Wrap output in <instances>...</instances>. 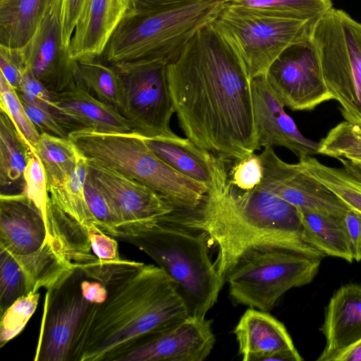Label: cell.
<instances>
[{
	"label": "cell",
	"instance_id": "cell-19",
	"mask_svg": "<svg viewBox=\"0 0 361 361\" xmlns=\"http://www.w3.org/2000/svg\"><path fill=\"white\" fill-rule=\"evenodd\" d=\"M234 334L243 361L302 360L283 324L269 312L250 307Z\"/></svg>",
	"mask_w": 361,
	"mask_h": 361
},
{
	"label": "cell",
	"instance_id": "cell-7",
	"mask_svg": "<svg viewBox=\"0 0 361 361\" xmlns=\"http://www.w3.org/2000/svg\"><path fill=\"white\" fill-rule=\"evenodd\" d=\"M225 0L145 12L127 11L104 52L108 63L162 61L168 64L202 27L210 23Z\"/></svg>",
	"mask_w": 361,
	"mask_h": 361
},
{
	"label": "cell",
	"instance_id": "cell-10",
	"mask_svg": "<svg viewBox=\"0 0 361 361\" xmlns=\"http://www.w3.org/2000/svg\"><path fill=\"white\" fill-rule=\"evenodd\" d=\"M87 276L75 267L47 289L35 361H75L83 331L98 304L82 295L80 283Z\"/></svg>",
	"mask_w": 361,
	"mask_h": 361
},
{
	"label": "cell",
	"instance_id": "cell-29",
	"mask_svg": "<svg viewBox=\"0 0 361 361\" xmlns=\"http://www.w3.org/2000/svg\"><path fill=\"white\" fill-rule=\"evenodd\" d=\"M32 153L8 115L0 113V184L8 187L24 182L23 173Z\"/></svg>",
	"mask_w": 361,
	"mask_h": 361
},
{
	"label": "cell",
	"instance_id": "cell-38",
	"mask_svg": "<svg viewBox=\"0 0 361 361\" xmlns=\"http://www.w3.org/2000/svg\"><path fill=\"white\" fill-rule=\"evenodd\" d=\"M263 178V166L259 154L252 153L233 161L228 180L231 186L241 191L257 187Z\"/></svg>",
	"mask_w": 361,
	"mask_h": 361
},
{
	"label": "cell",
	"instance_id": "cell-41",
	"mask_svg": "<svg viewBox=\"0 0 361 361\" xmlns=\"http://www.w3.org/2000/svg\"><path fill=\"white\" fill-rule=\"evenodd\" d=\"M91 248L102 264L120 262L118 243L115 238L105 233L95 224L87 228Z\"/></svg>",
	"mask_w": 361,
	"mask_h": 361
},
{
	"label": "cell",
	"instance_id": "cell-40",
	"mask_svg": "<svg viewBox=\"0 0 361 361\" xmlns=\"http://www.w3.org/2000/svg\"><path fill=\"white\" fill-rule=\"evenodd\" d=\"M17 92L21 99L30 104L50 111L54 93L49 92L28 67L25 71Z\"/></svg>",
	"mask_w": 361,
	"mask_h": 361
},
{
	"label": "cell",
	"instance_id": "cell-25",
	"mask_svg": "<svg viewBox=\"0 0 361 361\" xmlns=\"http://www.w3.org/2000/svg\"><path fill=\"white\" fill-rule=\"evenodd\" d=\"M51 0H0V44L23 47L37 30Z\"/></svg>",
	"mask_w": 361,
	"mask_h": 361
},
{
	"label": "cell",
	"instance_id": "cell-26",
	"mask_svg": "<svg viewBox=\"0 0 361 361\" xmlns=\"http://www.w3.org/2000/svg\"><path fill=\"white\" fill-rule=\"evenodd\" d=\"M309 243L325 256L354 259L342 217L299 209Z\"/></svg>",
	"mask_w": 361,
	"mask_h": 361
},
{
	"label": "cell",
	"instance_id": "cell-4",
	"mask_svg": "<svg viewBox=\"0 0 361 361\" xmlns=\"http://www.w3.org/2000/svg\"><path fill=\"white\" fill-rule=\"evenodd\" d=\"M117 239L142 250L170 276L190 316L205 317L224 281L211 259V243L204 232L162 217L149 227Z\"/></svg>",
	"mask_w": 361,
	"mask_h": 361
},
{
	"label": "cell",
	"instance_id": "cell-46",
	"mask_svg": "<svg viewBox=\"0 0 361 361\" xmlns=\"http://www.w3.org/2000/svg\"><path fill=\"white\" fill-rule=\"evenodd\" d=\"M83 297L94 304H102L108 296L106 287L100 281L85 276L80 283Z\"/></svg>",
	"mask_w": 361,
	"mask_h": 361
},
{
	"label": "cell",
	"instance_id": "cell-1",
	"mask_svg": "<svg viewBox=\"0 0 361 361\" xmlns=\"http://www.w3.org/2000/svg\"><path fill=\"white\" fill-rule=\"evenodd\" d=\"M167 77L175 114L187 138L225 162L259 149L251 78L209 24L168 64Z\"/></svg>",
	"mask_w": 361,
	"mask_h": 361
},
{
	"label": "cell",
	"instance_id": "cell-28",
	"mask_svg": "<svg viewBox=\"0 0 361 361\" xmlns=\"http://www.w3.org/2000/svg\"><path fill=\"white\" fill-rule=\"evenodd\" d=\"M96 59L76 61L78 81L100 101L117 109L124 107V88L121 78L114 65Z\"/></svg>",
	"mask_w": 361,
	"mask_h": 361
},
{
	"label": "cell",
	"instance_id": "cell-2",
	"mask_svg": "<svg viewBox=\"0 0 361 361\" xmlns=\"http://www.w3.org/2000/svg\"><path fill=\"white\" fill-rule=\"evenodd\" d=\"M94 279L108 290L83 331L76 361H119L150 336L189 316L170 276L158 266L122 259L99 264Z\"/></svg>",
	"mask_w": 361,
	"mask_h": 361
},
{
	"label": "cell",
	"instance_id": "cell-42",
	"mask_svg": "<svg viewBox=\"0 0 361 361\" xmlns=\"http://www.w3.org/2000/svg\"><path fill=\"white\" fill-rule=\"evenodd\" d=\"M25 110L40 133H45L60 137L68 138L69 133L59 123L53 114L21 99Z\"/></svg>",
	"mask_w": 361,
	"mask_h": 361
},
{
	"label": "cell",
	"instance_id": "cell-18",
	"mask_svg": "<svg viewBox=\"0 0 361 361\" xmlns=\"http://www.w3.org/2000/svg\"><path fill=\"white\" fill-rule=\"evenodd\" d=\"M49 243L65 255L51 238L41 212L23 190L16 194L1 192L0 247L13 255L23 256L35 253Z\"/></svg>",
	"mask_w": 361,
	"mask_h": 361
},
{
	"label": "cell",
	"instance_id": "cell-43",
	"mask_svg": "<svg viewBox=\"0 0 361 361\" xmlns=\"http://www.w3.org/2000/svg\"><path fill=\"white\" fill-rule=\"evenodd\" d=\"M354 260H361V213L349 209L342 217Z\"/></svg>",
	"mask_w": 361,
	"mask_h": 361
},
{
	"label": "cell",
	"instance_id": "cell-30",
	"mask_svg": "<svg viewBox=\"0 0 361 361\" xmlns=\"http://www.w3.org/2000/svg\"><path fill=\"white\" fill-rule=\"evenodd\" d=\"M35 154L44 167L48 188L64 181L73 173L80 152L68 137L42 133Z\"/></svg>",
	"mask_w": 361,
	"mask_h": 361
},
{
	"label": "cell",
	"instance_id": "cell-9",
	"mask_svg": "<svg viewBox=\"0 0 361 361\" xmlns=\"http://www.w3.org/2000/svg\"><path fill=\"white\" fill-rule=\"evenodd\" d=\"M312 39L342 116L361 126V23L333 7L318 20Z\"/></svg>",
	"mask_w": 361,
	"mask_h": 361
},
{
	"label": "cell",
	"instance_id": "cell-3",
	"mask_svg": "<svg viewBox=\"0 0 361 361\" xmlns=\"http://www.w3.org/2000/svg\"><path fill=\"white\" fill-rule=\"evenodd\" d=\"M165 219L204 232L217 247L216 267L247 245L274 243L307 256L325 255L309 243L299 209L257 186L241 191L228 182L224 167L202 202L190 210L174 209Z\"/></svg>",
	"mask_w": 361,
	"mask_h": 361
},
{
	"label": "cell",
	"instance_id": "cell-15",
	"mask_svg": "<svg viewBox=\"0 0 361 361\" xmlns=\"http://www.w3.org/2000/svg\"><path fill=\"white\" fill-rule=\"evenodd\" d=\"M263 178L259 185L299 209L343 217L350 209L324 184L302 171L296 164L281 159L274 148L264 147L259 154Z\"/></svg>",
	"mask_w": 361,
	"mask_h": 361
},
{
	"label": "cell",
	"instance_id": "cell-48",
	"mask_svg": "<svg viewBox=\"0 0 361 361\" xmlns=\"http://www.w3.org/2000/svg\"><path fill=\"white\" fill-rule=\"evenodd\" d=\"M355 164L357 165L361 169V164Z\"/></svg>",
	"mask_w": 361,
	"mask_h": 361
},
{
	"label": "cell",
	"instance_id": "cell-14",
	"mask_svg": "<svg viewBox=\"0 0 361 361\" xmlns=\"http://www.w3.org/2000/svg\"><path fill=\"white\" fill-rule=\"evenodd\" d=\"M63 0H51L31 39L20 47L26 66L51 92H63L78 82L76 61L63 45Z\"/></svg>",
	"mask_w": 361,
	"mask_h": 361
},
{
	"label": "cell",
	"instance_id": "cell-31",
	"mask_svg": "<svg viewBox=\"0 0 361 361\" xmlns=\"http://www.w3.org/2000/svg\"><path fill=\"white\" fill-rule=\"evenodd\" d=\"M274 18L308 20L320 18L333 8L331 0H225Z\"/></svg>",
	"mask_w": 361,
	"mask_h": 361
},
{
	"label": "cell",
	"instance_id": "cell-49",
	"mask_svg": "<svg viewBox=\"0 0 361 361\" xmlns=\"http://www.w3.org/2000/svg\"><path fill=\"white\" fill-rule=\"evenodd\" d=\"M128 3V0H127Z\"/></svg>",
	"mask_w": 361,
	"mask_h": 361
},
{
	"label": "cell",
	"instance_id": "cell-27",
	"mask_svg": "<svg viewBox=\"0 0 361 361\" xmlns=\"http://www.w3.org/2000/svg\"><path fill=\"white\" fill-rule=\"evenodd\" d=\"M87 173V158L80 152L73 173L64 181L48 187L52 203L86 228L92 224L97 226L85 193Z\"/></svg>",
	"mask_w": 361,
	"mask_h": 361
},
{
	"label": "cell",
	"instance_id": "cell-12",
	"mask_svg": "<svg viewBox=\"0 0 361 361\" xmlns=\"http://www.w3.org/2000/svg\"><path fill=\"white\" fill-rule=\"evenodd\" d=\"M265 76L283 106L293 111L312 110L334 99L325 83L312 39L285 49L270 65Z\"/></svg>",
	"mask_w": 361,
	"mask_h": 361
},
{
	"label": "cell",
	"instance_id": "cell-16",
	"mask_svg": "<svg viewBox=\"0 0 361 361\" xmlns=\"http://www.w3.org/2000/svg\"><path fill=\"white\" fill-rule=\"evenodd\" d=\"M212 323L205 317L189 315L147 338L119 361H203L216 341Z\"/></svg>",
	"mask_w": 361,
	"mask_h": 361
},
{
	"label": "cell",
	"instance_id": "cell-36",
	"mask_svg": "<svg viewBox=\"0 0 361 361\" xmlns=\"http://www.w3.org/2000/svg\"><path fill=\"white\" fill-rule=\"evenodd\" d=\"M88 206L97 221V227L115 238L118 232L119 219L111 201L97 185L89 172L85 183Z\"/></svg>",
	"mask_w": 361,
	"mask_h": 361
},
{
	"label": "cell",
	"instance_id": "cell-6",
	"mask_svg": "<svg viewBox=\"0 0 361 361\" xmlns=\"http://www.w3.org/2000/svg\"><path fill=\"white\" fill-rule=\"evenodd\" d=\"M68 138L88 159L111 167L146 185L174 209L190 210L203 200L208 188L175 170L154 152L142 136L91 129L71 131Z\"/></svg>",
	"mask_w": 361,
	"mask_h": 361
},
{
	"label": "cell",
	"instance_id": "cell-13",
	"mask_svg": "<svg viewBox=\"0 0 361 361\" xmlns=\"http://www.w3.org/2000/svg\"><path fill=\"white\" fill-rule=\"evenodd\" d=\"M87 160L89 173L118 215L120 225L116 239L149 227L174 210L146 185L104 164Z\"/></svg>",
	"mask_w": 361,
	"mask_h": 361
},
{
	"label": "cell",
	"instance_id": "cell-45",
	"mask_svg": "<svg viewBox=\"0 0 361 361\" xmlns=\"http://www.w3.org/2000/svg\"><path fill=\"white\" fill-rule=\"evenodd\" d=\"M206 0H128V12H145L189 6ZM126 11V12H127Z\"/></svg>",
	"mask_w": 361,
	"mask_h": 361
},
{
	"label": "cell",
	"instance_id": "cell-37",
	"mask_svg": "<svg viewBox=\"0 0 361 361\" xmlns=\"http://www.w3.org/2000/svg\"><path fill=\"white\" fill-rule=\"evenodd\" d=\"M23 178L25 185L23 190L41 212L47 223V209L49 198L47 180L44 167L34 153H31L28 159Z\"/></svg>",
	"mask_w": 361,
	"mask_h": 361
},
{
	"label": "cell",
	"instance_id": "cell-21",
	"mask_svg": "<svg viewBox=\"0 0 361 361\" xmlns=\"http://www.w3.org/2000/svg\"><path fill=\"white\" fill-rule=\"evenodd\" d=\"M128 8L127 0H85L71 39V58L80 61L103 54Z\"/></svg>",
	"mask_w": 361,
	"mask_h": 361
},
{
	"label": "cell",
	"instance_id": "cell-20",
	"mask_svg": "<svg viewBox=\"0 0 361 361\" xmlns=\"http://www.w3.org/2000/svg\"><path fill=\"white\" fill-rule=\"evenodd\" d=\"M50 111L68 133L84 129L134 131L130 122L117 109L98 99L78 81L54 94Z\"/></svg>",
	"mask_w": 361,
	"mask_h": 361
},
{
	"label": "cell",
	"instance_id": "cell-47",
	"mask_svg": "<svg viewBox=\"0 0 361 361\" xmlns=\"http://www.w3.org/2000/svg\"><path fill=\"white\" fill-rule=\"evenodd\" d=\"M333 361H361V339L338 354Z\"/></svg>",
	"mask_w": 361,
	"mask_h": 361
},
{
	"label": "cell",
	"instance_id": "cell-5",
	"mask_svg": "<svg viewBox=\"0 0 361 361\" xmlns=\"http://www.w3.org/2000/svg\"><path fill=\"white\" fill-rule=\"evenodd\" d=\"M321 259L282 244L260 243L238 248L216 267L234 303L269 312L286 291L311 283Z\"/></svg>",
	"mask_w": 361,
	"mask_h": 361
},
{
	"label": "cell",
	"instance_id": "cell-24",
	"mask_svg": "<svg viewBox=\"0 0 361 361\" xmlns=\"http://www.w3.org/2000/svg\"><path fill=\"white\" fill-rule=\"evenodd\" d=\"M338 160L342 167L328 166L311 156L300 158L296 164L332 191L348 208L361 213V169L349 160Z\"/></svg>",
	"mask_w": 361,
	"mask_h": 361
},
{
	"label": "cell",
	"instance_id": "cell-34",
	"mask_svg": "<svg viewBox=\"0 0 361 361\" xmlns=\"http://www.w3.org/2000/svg\"><path fill=\"white\" fill-rule=\"evenodd\" d=\"M40 294L32 293L13 302L1 314L0 347L17 336L25 328L35 312Z\"/></svg>",
	"mask_w": 361,
	"mask_h": 361
},
{
	"label": "cell",
	"instance_id": "cell-22",
	"mask_svg": "<svg viewBox=\"0 0 361 361\" xmlns=\"http://www.w3.org/2000/svg\"><path fill=\"white\" fill-rule=\"evenodd\" d=\"M320 330L326 344L318 361H333L361 339L360 284L344 285L334 293L326 306Z\"/></svg>",
	"mask_w": 361,
	"mask_h": 361
},
{
	"label": "cell",
	"instance_id": "cell-33",
	"mask_svg": "<svg viewBox=\"0 0 361 361\" xmlns=\"http://www.w3.org/2000/svg\"><path fill=\"white\" fill-rule=\"evenodd\" d=\"M0 106L10 118L31 152L36 153L40 133L28 117L17 91L0 74Z\"/></svg>",
	"mask_w": 361,
	"mask_h": 361
},
{
	"label": "cell",
	"instance_id": "cell-35",
	"mask_svg": "<svg viewBox=\"0 0 361 361\" xmlns=\"http://www.w3.org/2000/svg\"><path fill=\"white\" fill-rule=\"evenodd\" d=\"M27 295L23 270L15 257L0 247V312L1 314L17 299Z\"/></svg>",
	"mask_w": 361,
	"mask_h": 361
},
{
	"label": "cell",
	"instance_id": "cell-23",
	"mask_svg": "<svg viewBox=\"0 0 361 361\" xmlns=\"http://www.w3.org/2000/svg\"><path fill=\"white\" fill-rule=\"evenodd\" d=\"M142 138L149 148L166 164L208 190L214 186L226 163L200 148L190 139L175 133Z\"/></svg>",
	"mask_w": 361,
	"mask_h": 361
},
{
	"label": "cell",
	"instance_id": "cell-17",
	"mask_svg": "<svg viewBox=\"0 0 361 361\" xmlns=\"http://www.w3.org/2000/svg\"><path fill=\"white\" fill-rule=\"evenodd\" d=\"M257 142L262 147H283L299 159L318 154L319 142L305 137L267 82L265 75L251 79Z\"/></svg>",
	"mask_w": 361,
	"mask_h": 361
},
{
	"label": "cell",
	"instance_id": "cell-11",
	"mask_svg": "<svg viewBox=\"0 0 361 361\" xmlns=\"http://www.w3.org/2000/svg\"><path fill=\"white\" fill-rule=\"evenodd\" d=\"M111 64L123 85L122 114L134 131L145 137L173 134L170 121L175 111L169 87L168 63L156 60Z\"/></svg>",
	"mask_w": 361,
	"mask_h": 361
},
{
	"label": "cell",
	"instance_id": "cell-32",
	"mask_svg": "<svg viewBox=\"0 0 361 361\" xmlns=\"http://www.w3.org/2000/svg\"><path fill=\"white\" fill-rule=\"evenodd\" d=\"M318 154L361 164V126L338 123L319 142Z\"/></svg>",
	"mask_w": 361,
	"mask_h": 361
},
{
	"label": "cell",
	"instance_id": "cell-44",
	"mask_svg": "<svg viewBox=\"0 0 361 361\" xmlns=\"http://www.w3.org/2000/svg\"><path fill=\"white\" fill-rule=\"evenodd\" d=\"M85 0H63L62 13L63 43L68 50L72 35Z\"/></svg>",
	"mask_w": 361,
	"mask_h": 361
},
{
	"label": "cell",
	"instance_id": "cell-39",
	"mask_svg": "<svg viewBox=\"0 0 361 361\" xmlns=\"http://www.w3.org/2000/svg\"><path fill=\"white\" fill-rule=\"evenodd\" d=\"M27 68L20 47L0 44L1 74L18 91Z\"/></svg>",
	"mask_w": 361,
	"mask_h": 361
},
{
	"label": "cell",
	"instance_id": "cell-8",
	"mask_svg": "<svg viewBox=\"0 0 361 361\" xmlns=\"http://www.w3.org/2000/svg\"><path fill=\"white\" fill-rule=\"evenodd\" d=\"M319 19L274 18L225 1L209 25L235 54L252 79L265 75L288 47L311 39Z\"/></svg>",
	"mask_w": 361,
	"mask_h": 361
}]
</instances>
